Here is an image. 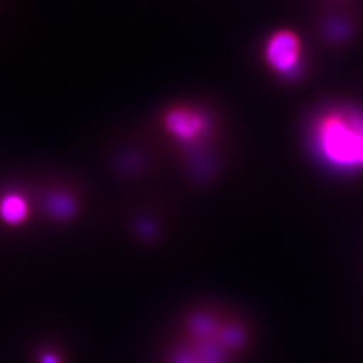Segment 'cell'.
Listing matches in <instances>:
<instances>
[{
  "label": "cell",
  "instance_id": "cell-1",
  "mask_svg": "<svg viewBox=\"0 0 363 363\" xmlns=\"http://www.w3.org/2000/svg\"><path fill=\"white\" fill-rule=\"evenodd\" d=\"M310 142L328 169L363 174V111L351 105L330 106L313 118Z\"/></svg>",
  "mask_w": 363,
  "mask_h": 363
},
{
  "label": "cell",
  "instance_id": "cell-5",
  "mask_svg": "<svg viewBox=\"0 0 363 363\" xmlns=\"http://www.w3.org/2000/svg\"><path fill=\"white\" fill-rule=\"evenodd\" d=\"M37 363H64L61 359V355L58 352L52 350L42 351L38 355Z\"/></svg>",
  "mask_w": 363,
  "mask_h": 363
},
{
  "label": "cell",
  "instance_id": "cell-4",
  "mask_svg": "<svg viewBox=\"0 0 363 363\" xmlns=\"http://www.w3.org/2000/svg\"><path fill=\"white\" fill-rule=\"evenodd\" d=\"M30 217V205L19 193H7L0 198V222L9 228H21Z\"/></svg>",
  "mask_w": 363,
  "mask_h": 363
},
{
  "label": "cell",
  "instance_id": "cell-3",
  "mask_svg": "<svg viewBox=\"0 0 363 363\" xmlns=\"http://www.w3.org/2000/svg\"><path fill=\"white\" fill-rule=\"evenodd\" d=\"M163 128L177 143L196 144L208 135L210 125L202 112L189 106H174L163 116Z\"/></svg>",
  "mask_w": 363,
  "mask_h": 363
},
{
  "label": "cell",
  "instance_id": "cell-2",
  "mask_svg": "<svg viewBox=\"0 0 363 363\" xmlns=\"http://www.w3.org/2000/svg\"><path fill=\"white\" fill-rule=\"evenodd\" d=\"M262 58L273 74L283 78L295 77L303 67V42L295 31L280 28L265 40Z\"/></svg>",
  "mask_w": 363,
  "mask_h": 363
}]
</instances>
